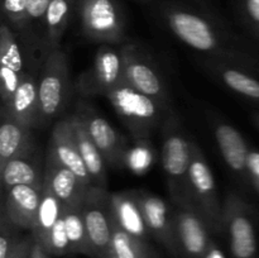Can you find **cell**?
I'll return each instance as SVG.
<instances>
[{
  "label": "cell",
  "instance_id": "cell-33",
  "mask_svg": "<svg viewBox=\"0 0 259 258\" xmlns=\"http://www.w3.org/2000/svg\"><path fill=\"white\" fill-rule=\"evenodd\" d=\"M52 0H27V9L28 17H29L30 27L33 23H39L42 25L43 18H45L46 12L50 7Z\"/></svg>",
  "mask_w": 259,
  "mask_h": 258
},
{
  "label": "cell",
  "instance_id": "cell-10",
  "mask_svg": "<svg viewBox=\"0 0 259 258\" xmlns=\"http://www.w3.org/2000/svg\"><path fill=\"white\" fill-rule=\"evenodd\" d=\"M223 230L229 239L234 258H254L257 237L250 206L234 192H229L223 201Z\"/></svg>",
  "mask_w": 259,
  "mask_h": 258
},
{
  "label": "cell",
  "instance_id": "cell-35",
  "mask_svg": "<svg viewBox=\"0 0 259 258\" xmlns=\"http://www.w3.org/2000/svg\"><path fill=\"white\" fill-rule=\"evenodd\" d=\"M247 180L259 194V151L250 149L247 163Z\"/></svg>",
  "mask_w": 259,
  "mask_h": 258
},
{
  "label": "cell",
  "instance_id": "cell-24",
  "mask_svg": "<svg viewBox=\"0 0 259 258\" xmlns=\"http://www.w3.org/2000/svg\"><path fill=\"white\" fill-rule=\"evenodd\" d=\"M73 131H75V138L77 142L78 149H80L81 157L83 159L86 168L90 174L94 186L108 189V163L104 158L103 153L99 151L96 144L91 139L90 134L88 133L83 124L76 115H71Z\"/></svg>",
  "mask_w": 259,
  "mask_h": 258
},
{
  "label": "cell",
  "instance_id": "cell-37",
  "mask_svg": "<svg viewBox=\"0 0 259 258\" xmlns=\"http://www.w3.org/2000/svg\"><path fill=\"white\" fill-rule=\"evenodd\" d=\"M32 258H51V254L35 240L34 248H33V257Z\"/></svg>",
  "mask_w": 259,
  "mask_h": 258
},
{
  "label": "cell",
  "instance_id": "cell-20",
  "mask_svg": "<svg viewBox=\"0 0 259 258\" xmlns=\"http://www.w3.org/2000/svg\"><path fill=\"white\" fill-rule=\"evenodd\" d=\"M215 139L225 163L235 175L247 179V163L249 147L237 128L225 121H217L214 126Z\"/></svg>",
  "mask_w": 259,
  "mask_h": 258
},
{
  "label": "cell",
  "instance_id": "cell-1",
  "mask_svg": "<svg viewBox=\"0 0 259 258\" xmlns=\"http://www.w3.org/2000/svg\"><path fill=\"white\" fill-rule=\"evenodd\" d=\"M159 10L168 29L187 47L210 60L259 72V56L254 50L211 17L174 3L163 4Z\"/></svg>",
  "mask_w": 259,
  "mask_h": 258
},
{
  "label": "cell",
  "instance_id": "cell-31",
  "mask_svg": "<svg viewBox=\"0 0 259 258\" xmlns=\"http://www.w3.org/2000/svg\"><path fill=\"white\" fill-rule=\"evenodd\" d=\"M20 229L9 222L2 212L0 215V258H8L20 240Z\"/></svg>",
  "mask_w": 259,
  "mask_h": 258
},
{
  "label": "cell",
  "instance_id": "cell-30",
  "mask_svg": "<svg viewBox=\"0 0 259 258\" xmlns=\"http://www.w3.org/2000/svg\"><path fill=\"white\" fill-rule=\"evenodd\" d=\"M51 255L56 257H63V255L71 254L70 242H68L67 232H66L65 215L60 218L56 225L53 227L52 232L48 235V239L45 245H42Z\"/></svg>",
  "mask_w": 259,
  "mask_h": 258
},
{
  "label": "cell",
  "instance_id": "cell-22",
  "mask_svg": "<svg viewBox=\"0 0 259 258\" xmlns=\"http://www.w3.org/2000/svg\"><path fill=\"white\" fill-rule=\"evenodd\" d=\"M7 109L15 119H18L24 125L32 129L39 125L38 80L32 72L25 71L20 83L15 90L12 103Z\"/></svg>",
  "mask_w": 259,
  "mask_h": 258
},
{
  "label": "cell",
  "instance_id": "cell-8",
  "mask_svg": "<svg viewBox=\"0 0 259 258\" xmlns=\"http://www.w3.org/2000/svg\"><path fill=\"white\" fill-rule=\"evenodd\" d=\"M124 81V61L121 47L101 45L96 51L93 65L81 73L75 89L82 98L106 96Z\"/></svg>",
  "mask_w": 259,
  "mask_h": 258
},
{
  "label": "cell",
  "instance_id": "cell-21",
  "mask_svg": "<svg viewBox=\"0 0 259 258\" xmlns=\"http://www.w3.org/2000/svg\"><path fill=\"white\" fill-rule=\"evenodd\" d=\"M111 214L114 223L124 232L147 242L149 232L136 191L111 192Z\"/></svg>",
  "mask_w": 259,
  "mask_h": 258
},
{
  "label": "cell",
  "instance_id": "cell-15",
  "mask_svg": "<svg viewBox=\"0 0 259 258\" xmlns=\"http://www.w3.org/2000/svg\"><path fill=\"white\" fill-rule=\"evenodd\" d=\"M42 186L18 185L4 192L2 212L20 230L33 232L42 200Z\"/></svg>",
  "mask_w": 259,
  "mask_h": 258
},
{
  "label": "cell",
  "instance_id": "cell-3",
  "mask_svg": "<svg viewBox=\"0 0 259 258\" xmlns=\"http://www.w3.org/2000/svg\"><path fill=\"white\" fill-rule=\"evenodd\" d=\"M162 129V167L166 175L171 201L187 197V177L191 163L192 147L185 134L179 116L169 111Z\"/></svg>",
  "mask_w": 259,
  "mask_h": 258
},
{
  "label": "cell",
  "instance_id": "cell-23",
  "mask_svg": "<svg viewBox=\"0 0 259 258\" xmlns=\"http://www.w3.org/2000/svg\"><path fill=\"white\" fill-rule=\"evenodd\" d=\"M43 175L45 172H40L35 148L30 149L27 153L14 157L5 164L0 166L3 194L18 185L42 186Z\"/></svg>",
  "mask_w": 259,
  "mask_h": 258
},
{
  "label": "cell",
  "instance_id": "cell-9",
  "mask_svg": "<svg viewBox=\"0 0 259 258\" xmlns=\"http://www.w3.org/2000/svg\"><path fill=\"white\" fill-rule=\"evenodd\" d=\"M91 257L108 258L113 235L111 192L103 187L91 186L81 204Z\"/></svg>",
  "mask_w": 259,
  "mask_h": 258
},
{
  "label": "cell",
  "instance_id": "cell-2",
  "mask_svg": "<svg viewBox=\"0 0 259 258\" xmlns=\"http://www.w3.org/2000/svg\"><path fill=\"white\" fill-rule=\"evenodd\" d=\"M136 141H146L171 110L123 81L105 96Z\"/></svg>",
  "mask_w": 259,
  "mask_h": 258
},
{
  "label": "cell",
  "instance_id": "cell-26",
  "mask_svg": "<svg viewBox=\"0 0 259 258\" xmlns=\"http://www.w3.org/2000/svg\"><path fill=\"white\" fill-rule=\"evenodd\" d=\"M65 205L61 202L52 191L50 185L43 180V189H42V200H40L39 211H38L37 223L32 233L34 235L35 240L40 245H45L48 239V235L52 232L56 223L62 217Z\"/></svg>",
  "mask_w": 259,
  "mask_h": 258
},
{
  "label": "cell",
  "instance_id": "cell-34",
  "mask_svg": "<svg viewBox=\"0 0 259 258\" xmlns=\"http://www.w3.org/2000/svg\"><path fill=\"white\" fill-rule=\"evenodd\" d=\"M34 244L35 238L32 233L29 235L22 237L8 258H32Z\"/></svg>",
  "mask_w": 259,
  "mask_h": 258
},
{
  "label": "cell",
  "instance_id": "cell-32",
  "mask_svg": "<svg viewBox=\"0 0 259 258\" xmlns=\"http://www.w3.org/2000/svg\"><path fill=\"white\" fill-rule=\"evenodd\" d=\"M238 9L244 24L259 39V0H238Z\"/></svg>",
  "mask_w": 259,
  "mask_h": 258
},
{
  "label": "cell",
  "instance_id": "cell-16",
  "mask_svg": "<svg viewBox=\"0 0 259 258\" xmlns=\"http://www.w3.org/2000/svg\"><path fill=\"white\" fill-rule=\"evenodd\" d=\"M48 149H51L56 158L61 163L65 164L67 168H70L85 186H94L93 180L83 163L77 142H76L71 116L61 119L55 124L50 143H48Z\"/></svg>",
  "mask_w": 259,
  "mask_h": 258
},
{
  "label": "cell",
  "instance_id": "cell-7",
  "mask_svg": "<svg viewBox=\"0 0 259 258\" xmlns=\"http://www.w3.org/2000/svg\"><path fill=\"white\" fill-rule=\"evenodd\" d=\"M121 53L124 61V81L139 93L156 100L164 109L172 110L171 96L166 81L152 58L134 43L121 45Z\"/></svg>",
  "mask_w": 259,
  "mask_h": 258
},
{
  "label": "cell",
  "instance_id": "cell-17",
  "mask_svg": "<svg viewBox=\"0 0 259 258\" xmlns=\"http://www.w3.org/2000/svg\"><path fill=\"white\" fill-rule=\"evenodd\" d=\"M43 180L66 206L81 205L89 187L70 168L61 163L51 149H47Z\"/></svg>",
  "mask_w": 259,
  "mask_h": 258
},
{
  "label": "cell",
  "instance_id": "cell-38",
  "mask_svg": "<svg viewBox=\"0 0 259 258\" xmlns=\"http://www.w3.org/2000/svg\"><path fill=\"white\" fill-rule=\"evenodd\" d=\"M253 123H254L255 125H257L259 128V111L253 114Z\"/></svg>",
  "mask_w": 259,
  "mask_h": 258
},
{
  "label": "cell",
  "instance_id": "cell-27",
  "mask_svg": "<svg viewBox=\"0 0 259 258\" xmlns=\"http://www.w3.org/2000/svg\"><path fill=\"white\" fill-rule=\"evenodd\" d=\"M65 215L66 232L70 242L71 254H86L91 257V248L86 232L81 205L66 206L63 210Z\"/></svg>",
  "mask_w": 259,
  "mask_h": 258
},
{
  "label": "cell",
  "instance_id": "cell-18",
  "mask_svg": "<svg viewBox=\"0 0 259 258\" xmlns=\"http://www.w3.org/2000/svg\"><path fill=\"white\" fill-rule=\"evenodd\" d=\"M204 67L225 88L259 105V80L239 66L217 60L204 61Z\"/></svg>",
  "mask_w": 259,
  "mask_h": 258
},
{
  "label": "cell",
  "instance_id": "cell-5",
  "mask_svg": "<svg viewBox=\"0 0 259 258\" xmlns=\"http://www.w3.org/2000/svg\"><path fill=\"white\" fill-rule=\"evenodd\" d=\"M72 82L66 53L61 47L46 55L38 80L39 94V125L50 123L65 110L70 99Z\"/></svg>",
  "mask_w": 259,
  "mask_h": 258
},
{
  "label": "cell",
  "instance_id": "cell-6",
  "mask_svg": "<svg viewBox=\"0 0 259 258\" xmlns=\"http://www.w3.org/2000/svg\"><path fill=\"white\" fill-rule=\"evenodd\" d=\"M191 163L187 177V199L199 210L211 232H223V202L202 149L191 142Z\"/></svg>",
  "mask_w": 259,
  "mask_h": 258
},
{
  "label": "cell",
  "instance_id": "cell-13",
  "mask_svg": "<svg viewBox=\"0 0 259 258\" xmlns=\"http://www.w3.org/2000/svg\"><path fill=\"white\" fill-rule=\"evenodd\" d=\"M24 56L17 33L3 20L0 28V96L2 105L9 106L25 73Z\"/></svg>",
  "mask_w": 259,
  "mask_h": 258
},
{
  "label": "cell",
  "instance_id": "cell-4",
  "mask_svg": "<svg viewBox=\"0 0 259 258\" xmlns=\"http://www.w3.org/2000/svg\"><path fill=\"white\" fill-rule=\"evenodd\" d=\"M80 28L89 40L121 45L125 40V17L118 0H76Z\"/></svg>",
  "mask_w": 259,
  "mask_h": 258
},
{
  "label": "cell",
  "instance_id": "cell-12",
  "mask_svg": "<svg viewBox=\"0 0 259 258\" xmlns=\"http://www.w3.org/2000/svg\"><path fill=\"white\" fill-rule=\"evenodd\" d=\"M172 205L180 254L184 258H204L211 242L209 225L187 197Z\"/></svg>",
  "mask_w": 259,
  "mask_h": 258
},
{
  "label": "cell",
  "instance_id": "cell-25",
  "mask_svg": "<svg viewBox=\"0 0 259 258\" xmlns=\"http://www.w3.org/2000/svg\"><path fill=\"white\" fill-rule=\"evenodd\" d=\"M76 0H52L42 22V45L46 55L60 47L61 39L67 29Z\"/></svg>",
  "mask_w": 259,
  "mask_h": 258
},
{
  "label": "cell",
  "instance_id": "cell-28",
  "mask_svg": "<svg viewBox=\"0 0 259 258\" xmlns=\"http://www.w3.org/2000/svg\"><path fill=\"white\" fill-rule=\"evenodd\" d=\"M108 258H151L146 240L124 232L113 220V235Z\"/></svg>",
  "mask_w": 259,
  "mask_h": 258
},
{
  "label": "cell",
  "instance_id": "cell-19",
  "mask_svg": "<svg viewBox=\"0 0 259 258\" xmlns=\"http://www.w3.org/2000/svg\"><path fill=\"white\" fill-rule=\"evenodd\" d=\"M34 147L32 128L20 123L2 106V125H0V166L14 157L27 153Z\"/></svg>",
  "mask_w": 259,
  "mask_h": 258
},
{
  "label": "cell",
  "instance_id": "cell-11",
  "mask_svg": "<svg viewBox=\"0 0 259 258\" xmlns=\"http://www.w3.org/2000/svg\"><path fill=\"white\" fill-rule=\"evenodd\" d=\"M73 115L77 116L90 134L109 167H120L128 153V139L100 115L88 101L78 100Z\"/></svg>",
  "mask_w": 259,
  "mask_h": 258
},
{
  "label": "cell",
  "instance_id": "cell-29",
  "mask_svg": "<svg viewBox=\"0 0 259 258\" xmlns=\"http://www.w3.org/2000/svg\"><path fill=\"white\" fill-rule=\"evenodd\" d=\"M4 22L10 25L15 33L29 35L30 22L28 17L27 0H3Z\"/></svg>",
  "mask_w": 259,
  "mask_h": 258
},
{
  "label": "cell",
  "instance_id": "cell-36",
  "mask_svg": "<svg viewBox=\"0 0 259 258\" xmlns=\"http://www.w3.org/2000/svg\"><path fill=\"white\" fill-rule=\"evenodd\" d=\"M204 258H227V257H225V254L223 253V250L220 249L219 245H218L214 240H211L209 247H207L206 252H205Z\"/></svg>",
  "mask_w": 259,
  "mask_h": 258
},
{
  "label": "cell",
  "instance_id": "cell-14",
  "mask_svg": "<svg viewBox=\"0 0 259 258\" xmlns=\"http://www.w3.org/2000/svg\"><path fill=\"white\" fill-rule=\"evenodd\" d=\"M149 235L156 238L172 254H180L174 209L162 197L144 191H136Z\"/></svg>",
  "mask_w": 259,
  "mask_h": 258
}]
</instances>
